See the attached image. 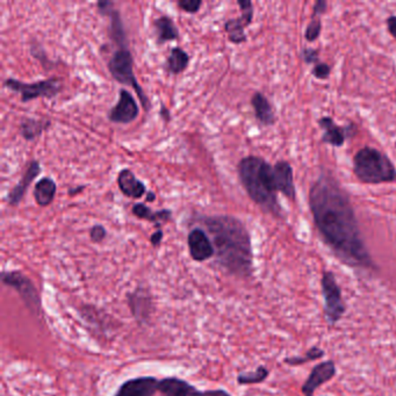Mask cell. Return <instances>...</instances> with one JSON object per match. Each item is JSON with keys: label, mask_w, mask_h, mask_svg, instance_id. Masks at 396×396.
Masks as SVG:
<instances>
[{"label": "cell", "mask_w": 396, "mask_h": 396, "mask_svg": "<svg viewBox=\"0 0 396 396\" xmlns=\"http://www.w3.org/2000/svg\"><path fill=\"white\" fill-rule=\"evenodd\" d=\"M309 208L323 242L351 268L377 270L358 224L350 196L330 174H322L309 190Z\"/></svg>", "instance_id": "6da1fadb"}, {"label": "cell", "mask_w": 396, "mask_h": 396, "mask_svg": "<svg viewBox=\"0 0 396 396\" xmlns=\"http://www.w3.org/2000/svg\"><path fill=\"white\" fill-rule=\"evenodd\" d=\"M210 234L220 265L242 278L253 272L251 237L244 223L235 216H203L200 219Z\"/></svg>", "instance_id": "7a4b0ae2"}, {"label": "cell", "mask_w": 396, "mask_h": 396, "mask_svg": "<svg viewBox=\"0 0 396 396\" xmlns=\"http://www.w3.org/2000/svg\"><path fill=\"white\" fill-rule=\"evenodd\" d=\"M239 181L250 199L263 210L282 219V208L278 200V187L271 164L258 156H246L237 165Z\"/></svg>", "instance_id": "3957f363"}, {"label": "cell", "mask_w": 396, "mask_h": 396, "mask_svg": "<svg viewBox=\"0 0 396 396\" xmlns=\"http://www.w3.org/2000/svg\"><path fill=\"white\" fill-rule=\"evenodd\" d=\"M354 174L360 183L380 185L396 181V167L388 156L376 148H361L354 155Z\"/></svg>", "instance_id": "277c9868"}, {"label": "cell", "mask_w": 396, "mask_h": 396, "mask_svg": "<svg viewBox=\"0 0 396 396\" xmlns=\"http://www.w3.org/2000/svg\"><path fill=\"white\" fill-rule=\"evenodd\" d=\"M107 68L112 77L116 82L131 86L134 89V91L138 93V97L140 98L144 109L149 111L150 102H149L147 95L144 93L141 85L138 84V79L135 77L134 59H133L131 52L128 49L116 50L111 59L108 61Z\"/></svg>", "instance_id": "5b68a950"}, {"label": "cell", "mask_w": 396, "mask_h": 396, "mask_svg": "<svg viewBox=\"0 0 396 396\" xmlns=\"http://www.w3.org/2000/svg\"><path fill=\"white\" fill-rule=\"evenodd\" d=\"M4 86L11 91L20 93L23 102H28L37 98H54L62 90V83L56 77L30 84L20 82L18 79L8 78L4 82Z\"/></svg>", "instance_id": "8992f818"}, {"label": "cell", "mask_w": 396, "mask_h": 396, "mask_svg": "<svg viewBox=\"0 0 396 396\" xmlns=\"http://www.w3.org/2000/svg\"><path fill=\"white\" fill-rule=\"evenodd\" d=\"M322 295L324 299V315L328 323L335 325L347 311L342 298L341 287L332 272L324 271L321 279Z\"/></svg>", "instance_id": "52a82bcc"}, {"label": "cell", "mask_w": 396, "mask_h": 396, "mask_svg": "<svg viewBox=\"0 0 396 396\" xmlns=\"http://www.w3.org/2000/svg\"><path fill=\"white\" fill-rule=\"evenodd\" d=\"M1 282L4 285L14 288L19 293L27 307L30 311L39 313L41 311V299L39 292L36 289L33 282L26 275L19 271L3 272Z\"/></svg>", "instance_id": "ba28073f"}, {"label": "cell", "mask_w": 396, "mask_h": 396, "mask_svg": "<svg viewBox=\"0 0 396 396\" xmlns=\"http://www.w3.org/2000/svg\"><path fill=\"white\" fill-rule=\"evenodd\" d=\"M318 122V126L323 131L322 143L329 144L331 147H343L347 138H354V135L357 134V127L352 122L343 127V126H338L330 116H323Z\"/></svg>", "instance_id": "9c48e42d"}, {"label": "cell", "mask_w": 396, "mask_h": 396, "mask_svg": "<svg viewBox=\"0 0 396 396\" xmlns=\"http://www.w3.org/2000/svg\"><path fill=\"white\" fill-rule=\"evenodd\" d=\"M239 8L242 11V16L235 19H230L224 23V30L228 34V39L234 44H241L246 42V27L249 26L253 19V5L249 0H239Z\"/></svg>", "instance_id": "30bf717a"}, {"label": "cell", "mask_w": 396, "mask_h": 396, "mask_svg": "<svg viewBox=\"0 0 396 396\" xmlns=\"http://www.w3.org/2000/svg\"><path fill=\"white\" fill-rule=\"evenodd\" d=\"M158 390L163 396H230L229 393L222 390L200 392L197 388L191 386L190 383L177 378L161 380L158 385Z\"/></svg>", "instance_id": "8fae6325"}, {"label": "cell", "mask_w": 396, "mask_h": 396, "mask_svg": "<svg viewBox=\"0 0 396 396\" xmlns=\"http://www.w3.org/2000/svg\"><path fill=\"white\" fill-rule=\"evenodd\" d=\"M140 109L131 92L122 89L119 92L118 104L108 113L109 121L114 124H129L138 118Z\"/></svg>", "instance_id": "7c38bea8"}, {"label": "cell", "mask_w": 396, "mask_h": 396, "mask_svg": "<svg viewBox=\"0 0 396 396\" xmlns=\"http://www.w3.org/2000/svg\"><path fill=\"white\" fill-rule=\"evenodd\" d=\"M187 244L191 256L196 262H205L215 256L212 239L203 228H194L191 230L187 236Z\"/></svg>", "instance_id": "4fadbf2b"}, {"label": "cell", "mask_w": 396, "mask_h": 396, "mask_svg": "<svg viewBox=\"0 0 396 396\" xmlns=\"http://www.w3.org/2000/svg\"><path fill=\"white\" fill-rule=\"evenodd\" d=\"M337 373L336 365L332 360H327L323 363L318 364L311 370L309 377L306 383L302 385L301 392L305 396H314L315 390L320 388L322 385L334 379Z\"/></svg>", "instance_id": "5bb4252c"}, {"label": "cell", "mask_w": 396, "mask_h": 396, "mask_svg": "<svg viewBox=\"0 0 396 396\" xmlns=\"http://www.w3.org/2000/svg\"><path fill=\"white\" fill-rule=\"evenodd\" d=\"M156 378L143 377L128 380L115 394V396H154L158 390Z\"/></svg>", "instance_id": "9a60e30c"}, {"label": "cell", "mask_w": 396, "mask_h": 396, "mask_svg": "<svg viewBox=\"0 0 396 396\" xmlns=\"http://www.w3.org/2000/svg\"><path fill=\"white\" fill-rule=\"evenodd\" d=\"M40 174H41V165H40L39 161L34 160V161L28 164V167H27L26 171L23 174L21 179L19 180V183L8 192L7 201H8L11 206H18L21 203V200L25 197V194H26L28 187L30 186V184L33 183L35 178Z\"/></svg>", "instance_id": "2e32d148"}, {"label": "cell", "mask_w": 396, "mask_h": 396, "mask_svg": "<svg viewBox=\"0 0 396 396\" xmlns=\"http://www.w3.org/2000/svg\"><path fill=\"white\" fill-rule=\"evenodd\" d=\"M275 170V181L278 192L284 194L287 199L295 200L296 191H295L294 177H293V167L287 161H279L273 167Z\"/></svg>", "instance_id": "e0dca14e"}, {"label": "cell", "mask_w": 396, "mask_h": 396, "mask_svg": "<svg viewBox=\"0 0 396 396\" xmlns=\"http://www.w3.org/2000/svg\"><path fill=\"white\" fill-rule=\"evenodd\" d=\"M118 186L126 197L140 199L147 193L145 185L135 177L129 169H122L118 174Z\"/></svg>", "instance_id": "ac0fdd59"}, {"label": "cell", "mask_w": 396, "mask_h": 396, "mask_svg": "<svg viewBox=\"0 0 396 396\" xmlns=\"http://www.w3.org/2000/svg\"><path fill=\"white\" fill-rule=\"evenodd\" d=\"M251 106L255 111V116L262 125L272 126L275 124V109L271 102L262 92H256L252 95Z\"/></svg>", "instance_id": "d6986e66"}, {"label": "cell", "mask_w": 396, "mask_h": 396, "mask_svg": "<svg viewBox=\"0 0 396 396\" xmlns=\"http://www.w3.org/2000/svg\"><path fill=\"white\" fill-rule=\"evenodd\" d=\"M57 186L52 178L40 179L34 187V199L40 207L49 206L55 199Z\"/></svg>", "instance_id": "ffe728a7"}, {"label": "cell", "mask_w": 396, "mask_h": 396, "mask_svg": "<svg viewBox=\"0 0 396 396\" xmlns=\"http://www.w3.org/2000/svg\"><path fill=\"white\" fill-rule=\"evenodd\" d=\"M52 125L49 120H40V119L23 118L20 122V134L27 141H33L39 138L43 131H47Z\"/></svg>", "instance_id": "44dd1931"}, {"label": "cell", "mask_w": 396, "mask_h": 396, "mask_svg": "<svg viewBox=\"0 0 396 396\" xmlns=\"http://www.w3.org/2000/svg\"><path fill=\"white\" fill-rule=\"evenodd\" d=\"M155 30L157 35L158 44L174 41L179 37V32L174 25V20L167 16H162L155 20Z\"/></svg>", "instance_id": "7402d4cb"}, {"label": "cell", "mask_w": 396, "mask_h": 396, "mask_svg": "<svg viewBox=\"0 0 396 396\" xmlns=\"http://www.w3.org/2000/svg\"><path fill=\"white\" fill-rule=\"evenodd\" d=\"M131 212H133V214H134L136 217H138V219L156 223V226H160L161 222L170 221L171 217H172L171 210H162L154 212L151 208L145 206L144 203H135L133 208H131Z\"/></svg>", "instance_id": "603a6c76"}, {"label": "cell", "mask_w": 396, "mask_h": 396, "mask_svg": "<svg viewBox=\"0 0 396 396\" xmlns=\"http://www.w3.org/2000/svg\"><path fill=\"white\" fill-rule=\"evenodd\" d=\"M190 63V56L181 49L179 47H176L174 49L171 50V54L167 57V70L169 73H174V75H179L181 72L185 71Z\"/></svg>", "instance_id": "cb8c5ba5"}, {"label": "cell", "mask_w": 396, "mask_h": 396, "mask_svg": "<svg viewBox=\"0 0 396 396\" xmlns=\"http://www.w3.org/2000/svg\"><path fill=\"white\" fill-rule=\"evenodd\" d=\"M109 18H111V28H109L111 39L113 40V42L118 44L119 49H127V37L119 11H113Z\"/></svg>", "instance_id": "d4e9b609"}, {"label": "cell", "mask_w": 396, "mask_h": 396, "mask_svg": "<svg viewBox=\"0 0 396 396\" xmlns=\"http://www.w3.org/2000/svg\"><path fill=\"white\" fill-rule=\"evenodd\" d=\"M269 377V370L265 366H259L255 372L239 374L237 378L239 385H253L260 383Z\"/></svg>", "instance_id": "484cf974"}, {"label": "cell", "mask_w": 396, "mask_h": 396, "mask_svg": "<svg viewBox=\"0 0 396 396\" xmlns=\"http://www.w3.org/2000/svg\"><path fill=\"white\" fill-rule=\"evenodd\" d=\"M323 356L324 351L320 349V347H314L309 349L304 357H288L286 358L285 363L291 365V366H298V365L308 363V361H311V360L320 359Z\"/></svg>", "instance_id": "4316f807"}, {"label": "cell", "mask_w": 396, "mask_h": 396, "mask_svg": "<svg viewBox=\"0 0 396 396\" xmlns=\"http://www.w3.org/2000/svg\"><path fill=\"white\" fill-rule=\"evenodd\" d=\"M322 32L321 18L311 17V23H308L305 32V39L308 42H314L320 37Z\"/></svg>", "instance_id": "83f0119b"}, {"label": "cell", "mask_w": 396, "mask_h": 396, "mask_svg": "<svg viewBox=\"0 0 396 396\" xmlns=\"http://www.w3.org/2000/svg\"><path fill=\"white\" fill-rule=\"evenodd\" d=\"M177 6L186 13L194 14L197 13L200 7L203 6V1L201 0H178Z\"/></svg>", "instance_id": "f1b7e54d"}, {"label": "cell", "mask_w": 396, "mask_h": 396, "mask_svg": "<svg viewBox=\"0 0 396 396\" xmlns=\"http://www.w3.org/2000/svg\"><path fill=\"white\" fill-rule=\"evenodd\" d=\"M331 66L327 63L320 62L314 66L311 70V75L314 76L315 78L320 79V80H325V79L330 77Z\"/></svg>", "instance_id": "f546056e"}, {"label": "cell", "mask_w": 396, "mask_h": 396, "mask_svg": "<svg viewBox=\"0 0 396 396\" xmlns=\"http://www.w3.org/2000/svg\"><path fill=\"white\" fill-rule=\"evenodd\" d=\"M106 235H107V232H106L105 227L102 226V224H95L90 230V237H91L92 242H102L106 239Z\"/></svg>", "instance_id": "4dcf8cb0"}, {"label": "cell", "mask_w": 396, "mask_h": 396, "mask_svg": "<svg viewBox=\"0 0 396 396\" xmlns=\"http://www.w3.org/2000/svg\"><path fill=\"white\" fill-rule=\"evenodd\" d=\"M302 59L307 64H314L316 66L318 62V50L313 49V48H304L302 49Z\"/></svg>", "instance_id": "1f68e13d"}, {"label": "cell", "mask_w": 396, "mask_h": 396, "mask_svg": "<svg viewBox=\"0 0 396 396\" xmlns=\"http://www.w3.org/2000/svg\"><path fill=\"white\" fill-rule=\"evenodd\" d=\"M114 4L112 1H108V0H100L97 3V7H98L99 13L104 16V17H109L112 12L115 10Z\"/></svg>", "instance_id": "d6a6232c"}, {"label": "cell", "mask_w": 396, "mask_h": 396, "mask_svg": "<svg viewBox=\"0 0 396 396\" xmlns=\"http://www.w3.org/2000/svg\"><path fill=\"white\" fill-rule=\"evenodd\" d=\"M328 3L325 0H318L313 7V18H321L327 12Z\"/></svg>", "instance_id": "836d02e7"}, {"label": "cell", "mask_w": 396, "mask_h": 396, "mask_svg": "<svg viewBox=\"0 0 396 396\" xmlns=\"http://www.w3.org/2000/svg\"><path fill=\"white\" fill-rule=\"evenodd\" d=\"M386 23L388 33L393 36V39L396 41V16H390L387 18Z\"/></svg>", "instance_id": "e575fe53"}, {"label": "cell", "mask_w": 396, "mask_h": 396, "mask_svg": "<svg viewBox=\"0 0 396 396\" xmlns=\"http://www.w3.org/2000/svg\"><path fill=\"white\" fill-rule=\"evenodd\" d=\"M163 230L158 229L150 236V243L154 246H161L162 241H163Z\"/></svg>", "instance_id": "d590c367"}, {"label": "cell", "mask_w": 396, "mask_h": 396, "mask_svg": "<svg viewBox=\"0 0 396 396\" xmlns=\"http://www.w3.org/2000/svg\"><path fill=\"white\" fill-rule=\"evenodd\" d=\"M84 190H85V186H84V185H79V186L77 187H72V188H70L69 190V196L70 197H73V196H77L79 192H82V191Z\"/></svg>", "instance_id": "8d00e7d4"}, {"label": "cell", "mask_w": 396, "mask_h": 396, "mask_svg": "<svg viewBox=\"0 0 396 396\" xmlns=\"http://www.w3.org/2000/svg\"><path fill=\"white\" fill-rule=\"evenodd\" d=\"M161 115L163 116L165 121L169 122V120H170V113H169V111H167V108L164 107V106H162Z\"/></svg>", "instance_id": "74e56055"}, {"label": "cell", "mask_w": 396, "mask_h": 396, "mask_svg": "<svg viewBox=\"0 0 396 396\" xmlns=\"http://www.w3.org/2000/svg\"><path fill=\"white\" fill-rule=\"evenodd\" d=\"M155 200H156V196H155L154 192H149V193L147 194L148 203H154Z\"/></svg>", "instance_id": "f35d334b"}]
</instances>
